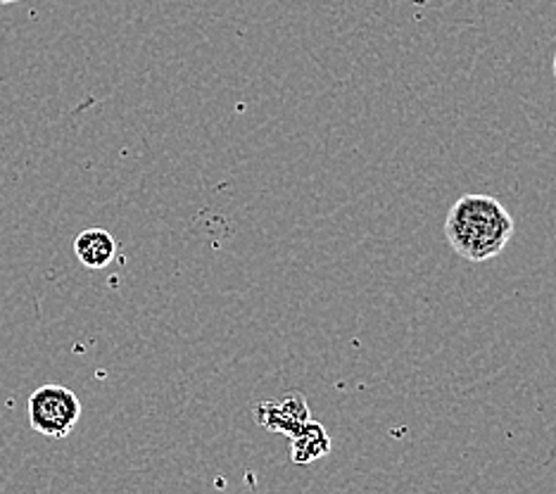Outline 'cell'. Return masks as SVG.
I'll return each instance as SVG.
<instances>
[{"mask_svg":"<svg viewBox=\"0 0 556 494\" xmlns=\"http://www.w3.org/2000/svg\"><path fill=\"white\" fill-rule=\"evenodd\" d=\"M27 411L34 433L50 440H62L77 428L81 418V402L70 388L48 383L31 392Z\"/></svg>","mask_w":556,"mask_h":494,"instance_id":"2","label":"cell"},{"mask_svg":"<svg viewBox=\"0 0 556 494\" xmlns=\"http://www.w3.org/2000/svg\"><path fill=\"white\" fill-rule=\"evenodd\" d=\"M12 3H20V0H0V5H12Z\"/></svg>","mask_w":556,"mask_h":494,"instance_id":"5","label":"cell"},{"mask_svg":"<svg viewBox=\"0 0 556 494\" xmlns=\"http://www.w3.org/2000/svg\"><path fill=\"white\" fill-rule=\"evenodd\" d=\"M328 449H331V440L319 423L307 421L295 435H290V454H293L295 464L317 461Z\"/></svg>","mask_w":556,"mask_h":494,"instance_id":"4","label":"cell"},{"mask_svg":"<svg viewBox=\"0 0 556 494\" xmlns=\"http://www.w3.org/2000/svg\"><path fill=\"white\" fill-rule=\"evenodd\" d=\"M552 69H554V76H556V53H554V62H552Z\"/></svg>","mask_w":556,"mask_h":494,"instance_id":"6","label":"cell"},{"mask_svg":"<svg viewBox=\"0 0 556 494\" xmlns=\"http://www.w3.org/2000/svg\"><path fill=\"white\" fill-rule=\"evenodd\" d=\"M74 255L88 271H100L117 257V240L108 228H84L74 238Z\"/></svg>","mask_w":556,"mask_h":494,"instance_id":"3","label":"cell"},{"mask_svg":"<svg viewBox=\"0 0 556 494\" xmlns=\"http://www.w3.org/2000/svg\"><path fill=\"white\" fill-rule=\"evenodd\" d=\"M442 228L454 255L480 264L502 255L516 224L497 198L471 193L454 202Z\"/></svg>","mask_w":556,"mask_h":494,"instance_id":"1","label":"cell"}]
</instances>
